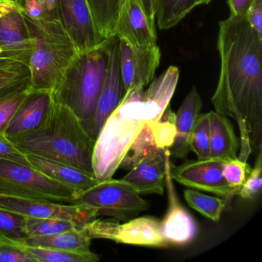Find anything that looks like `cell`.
Segmentation results:
<instances>
[{
	"label": "cell",
	"mask_w": 262,
	"mask_h": 262,
	"mask_svg": "<svg viewBox=\"0 0 262 262\" xmlns=\"http://www.w3.org/2000/svg\"><path fill=\"white\" fill-rule=\"evenodd\" d=\"M24 247L36 262H96L100 260L99 254L93 251L76 252L26 245Z\"/></svg>",
	"instance_id": "4316f807"
},
{
	"label": "cell",
	"mask_w": 262,
	"mask_h": 262,
	"mask_svg": "<svg viewBox=\"0 0 262 262\" xmlns=\"http://www.w3.org/2000/svg\"><path fill=\"white\" fill-rule=\"evenodd\" d=\"M9 139L25 154L59 161L94 174L93 153L96 140L72 110L54 101L39 128Z\"/></svg>",
	"instance_id": "3957f363"
},
{
	"label": "cell",
	"mask_w": 262,
	"mask_h": 262,
	"mask_svg": "<svg viewBox=\"0 0 262 262\" xmlns=\"http://www.w3.org/2000/svg\"><path fill=\"white\" fill-rule=\"evenodd\" d=\"M9 61L12 60H7V59H0V67H2L3 65H4V64L7 63V62H9Z\"/></svg>",
	"instance_id": "7bdbcfd3"
},
{
	"label": "cell",
	"mask_w": 262,
	"mask_h": 262,
	"mask_svg": "<svg viewBox=\"0 0 262 262\" xmlns=\"http://www.w3.org/2000/svg\"><path fill=\"white\" fill-rule=\"evenodd\" d=\"M98 33L104 39L115 36L119 0H85Z\"/></svg>",
	"instance_id": "484cf974"
},
{
	"label": "cell",
	"mask_w": 262,
	"mask_h": 262,
	"mask_svg": "<svg viewBox=\"0 0 262 262\" xmlns=\"http://www.w3.org/2000/svg\"><path fill=\"white\" fill-rule=\"evenodd\" d=\"M211 2V0H203V5H208Z\"/></svg>",
	"instance_id": "ee69618b"
},
{
	"label": "cell",
	"mask_w": 262,
	"mask_h": 262,
	"mask_svg": "<svg viewBox=\"0 0 262 262\" xmlns=\"http://www.w3.org/2000/svg\"><path fill=\"white\" fill-rule=\"evenodd\" d=\"M251 168L246 162L236 159L225 161L222 174L230 186L238 191L251 171Z\"/></svg>",
	"instance_id": "d6a6232c"
},
{
	"label": "cell",
	"mask_w": 262,
	"mask_h": 262,
	"mask_svg": "<svg viewBox=\"0 0 262 262\" xmlns=\"http://www.w3.org/2000/svg\"><path fill=\"white\" fill-rule=\"evenodd\" d=\"M110 40L79 53L52 93L53 101L72 110L86 131L105 82Z\"/></svg>",
	"instance_id": "5b68a950"
},
{
	"label": "cell",
	"mask_w": 262,
	"mask_h": 262,
	"mask_svg": "<svg viewBox=\"0 0 262 262\" xmlns=\"http://www.w3.org/2000/svg\"><path fill=\"white\" fill-rule=\"evenodd\" d=\"M184 197L190 207L213 222L220 221L226 199L202 194L195 189H185Z\"/></svg>",
	"instance_id": "83f0119b"
},
{
	"label": "cell",
	"mask_w": 262,
	"mask_h": 262,
	"mask_svg": "<svg viewBox=\"0 0 262 262\" xmlns=\"http://www.w3.org/2000/svg\"><path fill=\"white\" fill-rule=\"evenodd\" d=\"M168 148H158L133 165L122 180L139 194H163L165 189L166 157Z\"/></svg>",
	"instance_id": "e0dca14e"
},
{
	"label": "cell",
	"mask_w": 262,
	"mask_h": 262,
	"mask_svg": "<svg viewBox=\"0 0 262 262\" xmlns=\"http://www.w3.org/2000/svg\"><path fill=\"white\" fill-rule=\"evenodd\" d=\"M22 7L24 12L33 18H39L47 14H51L47 11L42 0H24Z\"/></svg>",
	"instance_id": "74e56055"
},
{
	"label": "cell",
	"mask_w": 262,
	"mask_h": 262,
	"mask_svg": "<svg viewBox=\"0 0 262 262\" xmlns=\"http://www.w3.org/2000/svg\"><path fill=\"white\" fill-rule=\"evenodd\" d=\"M202 100L196 87H192L174 116L176 137L169 148L170 154L177 159L187 158L190 151L189 138L200 114Z\"/></svg>",
	"instance_id": "ffe728a7"
},
{
	"label": "cell",
	"mask_w": 262,
	"mask_h": 262,
	"mask_svg": "<svg viewBox=\"0 0 262 262\" xmlns=\"http://www.w3.org/2000/svg\"><path fill=\"white\" fill-rule=\"evenodd\" d=\"M53 104L52 93H30L13 116L4 134L12 138L34 131L47 119Z\"/></svg>",
	"instance_id": "ac0fdd59"
},
{
	"label": "cell",
	"mask_w": 262,
	"mask_h": 262,
	"mask_svg": "<svg viewBox=\"0 0 262 262\" xmlns=\"http://www.w3.org/2000/svg\"><path fill=\"white\" fill-rule=\"evenodd\" d=\"M29 66L19 61H9L0 67V101L16 93L30 91Z\"/></svg>",
	"instance_id": "603a6c76"
},
{
	"label": "cell",
	"mask_w": 262,
	"mask_h": 262,
	"mask_svg": "<svg viewBox=\"0 0 262 262\" xmlns=\"http://www.w3.org/2000/svg\"><path fill=\"white\" fill-rule=\"evenodd\" d=\"M15 1H16V2H17L18 4H19V5L21 6H22L23 2H24V0H15Z\"/></svg>",
	"instance_id": "bcb514c9"
},
{
	"label": "cell",
	"mask_w": 262,
	"mask_h": 262,
	"mask_svg": "<svg viewBox=\"0 0 262 262\" xmlns=\"http://www.w3.org/2000/svg\"><path fill=\"white\" fill-rule=\"evenodd\" d=\"M210 157L229 161L237 158L240 139L227 116L210 112Z\"/></svg>",
	"instance_id": "44dd1931"
},
{
	"label": "cell",
	"mask_w": 262,
	"mask_h": 262,
	"mask_svg": "<svg viewBox=\"0 0 262 262\" xmlns=\"http://www.w3.org/2000/svg\"><path fill=\"white\" fill-rule=\"evenodd\" d=\"M0 49L15 61L29 65L33 44L27 33L22 6L5 0L0 6Z\"/></svg>",
	"instance_id": "8fae6325"
},
{
	"label": "cell",
	"mask_w": 262,
	"mask_h": 262,
	"mask_svg": "<svg viewBox=\"0 0 262 262\" xmlns=\"http://www.w3.org/2000/svg\"><path fill=\"white\" fill-rule=\"evenodd\" d=\"M160 59L158 45L133 47L119 40V65L124 94L132 89L145 88L149 85Z\"/></svg>",
	"instance_id": "30bf717a"
},
{
	"label": "cell",
	"mask_w": 262,
	"mask_h": 262,
	"mask_svg": "<svg viewBox=\"0 0 262 262\" xmlns=\"http://www.w3.org/2000/svg\"><path fill=\"white\" fill-rule=\"evenodd\" d=\"M92 238L84 228L70 230L47 236H30L24 241L27 246L54 248L63 251L89 252L91 251Z\"/></svg>",
	"instance_id": "7402d4cb"
},
{
	"label": "cell",
	"mask_w": 262,
	"mask_h": 262,
	"mask_svg": "<svg viewBox=\"0 0 262 262\" xmlns=\"http://www.w3.org/2000/svg\"><path fill=\"white\" fill-rule=\"evenodd\" d=\"M125 0H119V7H121V6L122 5V4H123L124 2H125Z\"/></svg>",
	"instance_id": "f6af8a7d"
},
{
	"label": "cell",
	"mask_w": 262,
	"mask_h": 262,
	"mask_svg": "<svg viewBox=\"0 0 262 262\" xmlns=\"http://www.w3.org/2000/svg\"><path fill=\"white\" fill-rule=\"evenodd\" d=\"M91 238L107 239L124 245L167 248L161 220L153 216L134 217L121 224L117 219H95L83 225Z\"/></svg>",
	"instance_id": "ba28073f"
},
{
	"label": "cell",
	"mask_w": 262,
	"mask_h": 262,
	"mask_svg": "<svg viewBox=\"0 0 262 262\" xmlns=\"http://www.w3.org/2000/svg\"><path fill=\"white\" fill-rule=\"evenodd\" d=\"M262 151L261 148L257 151L255 165L251 168L249 174L243 185L237 191V194L243 199L252 200L260 192L262 186Z\"/></svg>",
	"instance_id": "1f68e13d"
},
{
	"label": "cell",
	"mask_w": 262,
	"mask_h": 262,
	"mask_svg": "<svg viewBox=\"0 0 262 262\" xmlns=\"http://www.w3.org/2000/svg\"><path fill=\"white\" fill-rule=\"evenodd\" d=\"M27 231L30 236H47L59 234L70 230L83 228V225L74 221L61 219H27Z\"/></svg>",
	"instance_id": "f1b7e54d"
},
{
	"label": "cell",
	"mask_w": 262,
	"mask_h": 262,
	"mask_svg": "<svg viewBox=\"0 0 262 262\" xmlns=\"http://www.w3.org/2000/svg\"><path fill=\"white\" fill-rule=\"evenodd\" d=\"M245 17L251 28L262 38V0H252Z\"/></svg>",
	"instance_id": "8d00e7d4"
},
{
	"label": "cell",
	"mask_w": 262,
	"mask_h": 262,
	"mask_svg": "<svg viewBox=\"0 0 262 262\" xmlns=\"http://www.w3.org/2000/svg\"><path fill=\"white\" fill-rule=\"evenodd\" d=\"M59 17L79 53L102 45L104 39L98 33L85 0H57Z\"/></svg>",
	"instance_id": "5bb4252c"
},
{
	"label": "cell",
	"mask_w": 262,
	"mask_h": 262,
	"mask_svg": "<svg viewBox=\"0 0 262 262\" xmlns=\"http://www.w3.org/2000/svg\"><path fill=\"white\" fill-rule=\"evenodd\" d=\"M42 1L49 13H58L57 0H42Z\"/></svg>",
	"instance_id": "60d3db41"
},
{
	"label": "cell",
	"mask_w": 262,
	"mask_h": 262,
	"mask_svg": "<svg viewBox=\"0 0 262 262\" xmlns=\"http://www.w3.org/2000/svg\"><path fill=\"white\" fill-rule=\"evenodd\" d=\"M155 1H156V0H155Z\"/></svg>",
	"instance_id": "c3c4849f"
},
{
	"label": "cell",
	"mask_w": 262,
	"mask_h": 262,
	"mask_svg": "<svg viewBox=\"0 0 262 262\" xmlns=\"http://www.w3.org/2000/svg\"><path fill=\"white\" fill-rule=\"evenodd\" d=\"M27 156L33 168L70 187L78 194L91 188L99 182L94 174L73 165L33 155H27Z\"/></svg>",
	"instance_id": "d6986e66"
},
{
	"label": "cell",
	"mask_w": 262,
	"mask_h": 262,
	"mask_svg": "<svg viewBox=\"0 0 262 262\" xmlns=\"http://www.w3.org/2000/svg\"><path fill=\"white\" fill-rule=\"evenodd\" d=\"M0 194L73 204L78 193L32 166L0 159Z\"/></svg>",
	"instance_id": "8992f818"
},
{
	"label": "cell",
	"mask_w": 262,
	"mask_h": 262,
	"mask_svg": "<svg viewBox=\"0 0 262 262\" xmlns=\"http://www.w3.org/2000/svg\"><path fill=\"white\" fill-rule=\"evenodd\" d=\"M156 26L145 13L140 0H125L118 10L114 35L133 47L157 45Z\"/></svg>",
	"instance_id": "9a60e30c"
},
{
	"label": "cell",
	"mask_w": 262,
	"mask_h": 262,
	"mask_svg": "<svg viewBox=\"0 0 262 262\" xmlns=\"http://www.w3.org/2000/svg\"><path fill=\"white\" fill-rule=\"evenodd\" d=\"M141 4L148 17L156 23V1L155 0H140Z\"/></svg>",
	"instance_id": "ab89813d"
},
{
	"label": "cell",
	"mask_w": 262,
	"mask_h": 262,
	"mask_svg": "<svg viewBox=\"0 0 262 262\" xmlns=\"http://www.w3.org/2000/svg\"><path fill=\"white\" fill-rule=\"evenodd\" d=\"M30 92H21L0 101V133H4L19 107L28 97Z\"/></svg>",
	"instance_id": "e575fe53"
},
{
	"label": "cell",
	"mask_w": 262,
	"mask_h": 262,
	"mask_svg": "<svg viewBox=\"0 0 262 262\" xmlns=\"http://www.w3.org/2000/svg\"><path fill=\"white\" fill-rule=\"evenodd\" d=\"M0 59H7V60H13L11 58L9 57L7 55H6L4 52L2 51V50L0 49Z\"/></svg>",
	"instance_id": "b9f144b4"
},
{
	"label": "cell",
	"mask_w": 262,
	"mask_h": 262,
	"mask_svg": "<svg viewBox=\"0 0 262 262\" xmlns=\"http://www.w3.org/2000/svg\"><path fill=\"white\" fill-rule=\"evenodd\" d=\"M217 47L220 76L211 102L216 113L237 122V159L247 162L261 148L262 38L245 16H230L219 22Z\"/></svg>",
	"instance_id": "6da1fadb"
},
{
	"label": "cell",
	"mask_w": 262,
	"mask_h": 262,
	"mask_svg": "<svg viewBox=\"0 0 262 262\" xmlns=\"http://www.w3.org/2000/svg\"><path fill=\"white\" fill-rule=\"evenodd\" d=\"M0 262H36L26 251L23 242L0 237Z\"/></svg>",
	"instance_id": "836d02e7"
},
{
	"label": "cell",
	"mask_w": 262,
	"mask_h": 262,
	"mask_svg": "<svg viewBox=\"0 0 262 262\" xmlns=\"http://www.w3.org/2000/svg\"><path fill=\"white\" fill-rule=\"evenodd\" d=\"M189 148L199 159L210 158L209 113L199 114L190 135Z\"/></svg>",
	"instance_id": "f546056e"
},
{
	"label": "cell",
	"mask_w": 262,
	"mask_h": 262,
	"mask_svg": "<svg viewBox=\"0 0 262 262\" xmlns=\"http://www.w3.org/2000/svg\"><path fill=\"white\" fill-rule=\"evenodd\" d=\"M170 152L166 157L165 188L168 191V209L162 224V232L168 245H188L195 238L198 225L192 216L181 205L170 174L171 162Z\"/></svg>",
	"instance_id": "2e32d148"
},
{
	"label": "cell",
	"mask_w": 262,
	"mask_h": 262,
	"mask_svg": "<svg viewBox=\"0 0 262 262\" xmlns=\"http://www.w3.org/2000/svg\"><path fill=\"white\" fill-rule=\"evenodd\" d=\"M160 120L146 123L128 148L119 168L129 170L148 153L158 148H162L159 145L157 138L158 125Z\"/></svg>",
	"instance_id": "d4e9b609"
},
{
	"label": "cell",
	"mask_w": 262,
	"mask_h": 262,
	"mask_svg": "<svg viewBox=\"0 0 262 262\" xmlns=\"http://www.w3.org/2000/svg\"><path fill=\"white\" fill-rule=\"evenodd\" d=\"M27 216L0 208V237L24 242L29 237Z\"/></svg>",
	"instance_id": "4dcf8cb0"
},
{
	"label": "cell",
	"mask_w": 262,
	"mask_h": 262,
	"mask_svg": "<svg viewBox=\"0 0 262 262\" xmlns=\"http://www.w3.org/2000/svg\"><path fill=\"white\" fill-rule=\"evenodd\" d=\"M0 159H7L31 166L27 154L18 148L4 133H0Z\"/></svg>",
	"instance_id": "d590c367"
},
{
	"label": "cell",
	"mask_w": 262,
	"mask_h": 262,
	"mask_svg": "<svg viewBox=\"0 0 262 262\" xmlns=\"http://www.w3.org/2000/svg\"><path fill=\"white\" fill-rule=\"evenodd\" d=\"M252 0H227L231 16H245Z\"/></svg>",
	"instance_id": "f35d334b"
},
{
	"label": "cell",
	"mask_w": 262,
	"mask_h": 262,
	"mask_svg": "<svg viewBox=\"0 0 262 262\" xmlns=\"http://www.w3.org/2000/svg\"><path fill=\"white\" fill-rule=\"evenodd\" d=\"M179 75V68L171 66L151 81L147 90L134 88L124 94L95 142L93 168L98 180L111 179L146 123L163 118L170 106Z\"/></svg>",
	"instance_id": "7a4b0ae2"
},
{
	"label": "cell",
	"mask_w": 262,
	"mask_h": 262,
	"mask_svg": "<svg viewBox=\"0 0 262 262\" xmlns=\"http://www.w3.org/2000/svg\"><path fill=\"white\" fill-rule=\"evenodd\" d=\"M0 208L36 219H61L82 225L96 219L92 210L74 204L57 203L0 194Z\"/></svg>",
	"instance_id": "4fadbf2b"
},
{
	"label": "cell",
	"mask_w": 262,
	"mask_h": 262,
	"mask_svg": "<svg viewBox=\"0 0 262 262\" xmlns=\"http://www.w3.org/2000/svg\"><path fill=\"white\" fill-rule=\"evenodd\" d=\"M22 14L33 44L29 62L30 93H53L79 54L59 15L33 18Z\"/></svg>",
	"instance_id": "277c9868"
},
{
	"label": "cell",
	"mask_w": 262,
	"mask_h": 262,
	"mask_svg": "<svg viewBox=\"0 0 262 262\" xmlns=\"http://www.w3.org/2000/svg\"><path fill=\"white\" fill-rule=\"evenodd\" d=\"M73 204L92 210L96 217L108 216L122 222L134 219L149 207L128 184L112 178L79 193Z\"/></svg>",
	"instance_id": "52a82bcc"
},
{
	"label": "cell",
	"mask_w": 262,
	"mask_h": 262,
	"mask_svg": "<svg viewBox=\"0 0 262 262\" xmlns=\"http://www.w3.org/2000/svg\"><path fill=\"white\" fill-rule=\"evenodd\" d=\"M203 0H156V25L159 30L176 27Z\"/></svg>",
	"instance_id": "cb8c5ba5"
},
{
	"label": "cell",
	"mask_w": 262,
	"mask_h": 262,
	"mask_svg": "<svg viewBox=\"0 0 262 262\" xmlns=\"http://www.w3.org/2000/svg\"><path fill=\"white\" fill-rule=\"evenodd\" d=\"M222 159H208L190 160L171 168V179L181 185L195 190L212 193L229 200L237 194V190L228 185L222 174L224 163Z\"/></svg>",
	"instance_id": "9c48e42d"
},
{
	"label": "cell",
	"mask_w": 262,
	"mask_h": 262,
	"mask_svg": "<svg viewBox=\"0 0 262 262\" xmlns=\"http://www.w3.org/2000/svg\"><path fill=\"white\" fill-rule=\"evenodd\" d=\"M123 95L119 65V39L113 36L108 45V67L103 88L94 116L87 128V133L95 140L106 119L120 103Z\"/></svg>",
	"instance_id": "7c38bea8"
},
{
	"label": "cell",
	"mask_w": 262,
	"mask_h": 262,
	"mask_svg": "<svg viewBox=\"0 0 262 262\" xmlns=\"http://www.w3.org/2000/svg\"><path fill=\"white\" fill-rule=\"evenodd\" d=\"M4 2H5V0H0V6L2 5Z\"/></svg>",
	"instance_id": "7dc6e473"
}]
</instances>
